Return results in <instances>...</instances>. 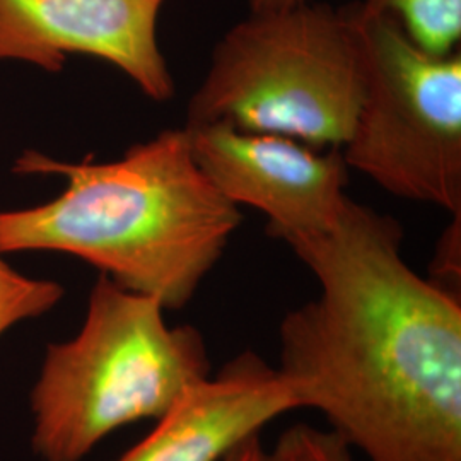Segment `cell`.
<instances>
[{
  "label": "cell",
  "instance_id": "1",
  "mask_svg": "<svg viewBox=\"0 0 461 461\" xmlns=\"http://www.w3.org/2000/svg\"><path fill=\"white\" fill-rule=\"evenodd\" d=\"M284 243L321 289L279 329L303 409L369 461H461L460 294L411 268L393 217L350 197L331 228Z\"/></svg>",
  "mask_w": 461,
  "mask_h": 461
},
{
  "label": "cell",
  "instance_id": "2",
  "mask_svg": "<svg viewBox=\"0 0 461 461\" xmlns=\"http://www.w3.org/2000/svg\"><path fill=\"white\" fill-rule=\"evenodd\" d=\"M14 169L66 176L67 188L45 205L0 212V253L74 255L166 312L194 299L243 219L200 169L185 127L112 163L68 165L26 152Z\"/></svg>",
  "mask_w": 461,
  "mask_h": 461
},
{
  "label": "cell",
  "instance_id": "3",
  "mask_svg": "<svg viewBox=\"0 0 461 461\" xmlns=\"http://www.w3.org/2000/svg\"><path fill=\"white\" fill-rule=\"evenodd\" d=\"M165 313L158 299L99 276L79 333L50 344L32 390L41 460L81 461L118 429L158 420L211 376L203 335L167 325Z\"/></svg>",
  "mask_w": 461,
  "mask_h": 461
},
{
  "label": "cell",
  "instance_id": "4",
  "mask_svg": "<svg viewBox=\"0 0 461 461\" xmlns=\"http://www.w3.org/2000/svg\"><path fill=\"white\" fill-rule=\"evenodd\" d=\"M364 49L354 4L249 13L217 41L188 103L186 125L342 149L363 99Z\"/></svg>",
  "mask_w": 461,
  "mask_h": 461
},
{
  "label": "cell",
  "instance_id": "5",
  "mask_svg": "<svg viewBox=\"0 0 461 461\" xmlns=\"http://www.w3.org/2000/svg\"><path fill=\"white\" fill-rule=\"evenodd\" d=\"M364 49L363 99L340 149L384 192L461 214V55L417 47L392 14L354 2Z\"/></svg>",
  "mask_w": 461,
  "mask_h": 461
},
{
  "label": "cell",
  "instance_id": "6",
  "mask_svg": "<svg viewBox=\"0 0 461 461\" xmlns=\"http://www.w3.org/2000/svg\"><path fill=\"white\" fill-rule=\"evenodd\" d=\"M185 129L203 175L230 203L264 212L274 238L329 230L342 212L350 169L340 149L321 154L291 137L222 122Z\"/></svg>",
  "mask_w": 461,
  "mask_h": 461
},
{
  "label": "cell",
  "instance_id": "7",
  "mask_svg": "<svg viewBox=\"0 0 461 461\" xmlns=\"http://www.w3.org/2000/svg\"><path fill=\"white\" fill-rule=\"evenodd\" d=\"M166 0H0V60L59 72L67 55L98 57L154 101L175 95L158 43Z\"/></svg>",
  "mask_w": 461,
  "mask_h": 461
},
{
  "label": "cell",
  "instance_id": "8",
  "mask_svg": "<svg viewBox=\"0 0 461 461\" xmlns=\"http://www.w3.org/2000/svg\"><path fill=\"white\" fill-rule=\"evenodd\" d=\"M303 409L296 386L251 352L202 379L116 461H224L284 413Z\"/></svg>",
  "mask_w": 461,
  "mask_h": 461
},
{
  "label": "cell",
  "instance_id": "9",
  "mask_svg": "<svg viewBox=\"0 0 461 461\" xmlns=\"http://www.w3.org/2000/svg\"><path fill=\"white\" fill-rule=\"evenodd\" d=\"M361 4L369 13L396 17L413 43L432 55L445 57L460 45L461 0H361Z\"/></svg>",
  "mask_w": 461,
  "mask_h": 461
},
{
  "label": "cell",
  "instance_id": "10",
  "mask_svg": "<svg viewBox=\"0 0 461 461\" xmlns=\"http://www.w3.org/2000/svg\"><path fill=\"white\" fill-rule=\"evenodd\" d=\"M62 296L60 284L19 274L0 253V335L23 320L47 313Z\"/></svg>",
  "mask_w": 461,
  "mask_h": 461
},
{
  "label": "cell",
  "instance_id": "11",
  "mask_svg": "<svg viewBox=\"0 0 461 461\" xmlns=\"http://www.w3.org/2000/svg\"><path fill=\"white\" fill-rule=\"evenodd\" d=\"M268 461H354L352 447L331 429L296 424L280 434Z\"/></svg>",
  "mask_w": 461,
  "mask_h": 461
},
{
  "label": "cell",
  "instance_id": "12",
  "mask_svg": "<svg viewBox=\"0 0 461 461\" xmlns=\"http://www.w3.org/2000/svg\"><path fill=\"white\" fill-rule=\"evenodd\" d=\"M460 217L461 214L455 215V222L441 236L432 264V272L436 276L432 280L451 291H455V284L456 287L460 285L461 279Z\"/></svg>",
  "mask_w": 461,
  "mask_h": 461
},
{
  "label": "cell",
  "instance_id": "13",
  "mask_svg": "<svg viewBox=\"0 0 461 461\" xmlns=\"http://www.w3.org/2000/svg\"><path fill=\"white\" fill-rule=\"evenodd\" d=\"M224 461H268V451L262 445L260 436H255L236 447Z\"/></svg>",
  "mask_w": 461,
  "mask_h": 461
},
{
  "label": "cell",
  "instance_id": "14",
  "mask_svg": "<svg viewBox=\"0 0 461 461\" xmlns=\"http://www.w3.org/2000/svg\"><path fill=\"white\" fill-rule=\"evenodd\" d=\"M308 0H248L249 13H267V11H282L296 7Z\"/></svg>",
  "mask_w": 461,
  "mask_h": 461
}]
</instances>
